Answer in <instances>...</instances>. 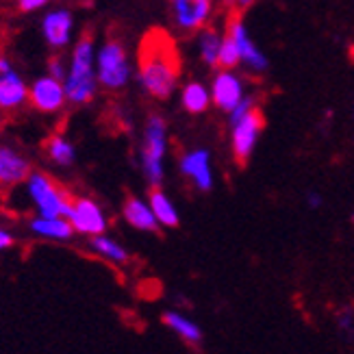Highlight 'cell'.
I'll use <instances>...</instances> for the list:
<instances>
[{"label": "cell", "instance_id": "cell-6", "mask_svg": "<svg viewBox=\"0 0 354 354\" xmlns=\"http://www.w3.org/2000/svg\"><path fill=\"white\" fill-rule=\"evenodd\" d=\"M263 127L266 120L257 106L245 115L230 122V148H233V157L237 159V163H248L259 144V137L263 133Z\"/></svg>", "mask_w": 354, "mask_h": 354}, {"label": "cell", "instance_id": "cell-13", "mask_svg": "<svg viewBox=\"0 0 354 354\" xmlns=\"http://www.w3.org/2000/svg\"><path fill=\"white\" fill-rule=\"evenodd\" d=\"M41 33H44V39L50 48H55V50L68 48L70 41H72V35H74L72 11L64 9V7L48 11L41 20Z\"/></svg>", "mask_w": 354, "mask_h": 354}, {"label": "cell", "instance_id": "cell-12", "mask_svg": "<svg viewBox=\"0 0 354 354\" xmlns=\"http://www.w3.org/2000/svg\"><path fill=\"white\" fill-rule=\"evenodd\" d=\"M28 100V85L13 70L11 61L0 55V109L15 111Z\"/></svg>", "mask_w": 354, "mask_h": 354}, {"label": "cell", "instance_id": "cell-1", "mask_svg": "<svg viewBox=\"0 0 354 354\" xmlns=\"http://www.w3.org/2000/svg\"><path fill=\"white\" fill-rule=\"evenodd\" d=\"M180 59L176 44L163 30H150L140 46L137 79L142 89L155 100H167L178 89Z\"/></svg>", "mask_w": 354, "mask_h": 354}, {"label": "cell", "instance_id": "cell-21", "mask_svg": "<svg viewBox=\"0 0 354 354\" xmlns=\"http://www.w3.org/2000/svg\"><path fill=\"white\" fill-rule=\"evenodd\" d=\"M89 248L94 250L98 257H102L104 261L113 263V266H127L131 261V254H129V250L124 248V245H122L120 241H115L113 237L104 235V233L91 237L89 239Z\"/></svg>", "mask_w": 354, "mask_h": 354}, {"label": "cell", "instance_id": "cell-7", "mask_svg": "<svg viewBox=\"0 0 354 354\" xmlns=\"http://www.w3.org/2000/svg\"><path fill=\"white\" fill-rule=\"evenodd\" d=\"M218 0H170L172 20L185 33H198L211 24Z\"/></svg>", "mask_w": 354, "mask_h": 354}, {"label": "cell", "instance_id": "cell-26", "mask_svg": "<svg viewBox=\"0 0 354 354\" xmlns=\"http://www.w3.org/2000/svg\"><path fill=\"white\" fill-rule=\"evenodd\" d=\"M48 74L55 76V79H59V81H64L66 74H68V64L61 57H53L48 61Z\"/></svg>", "mask_w": 354, "mask_h": 354}, {"label": "cell", "instance_id": "cell-25", "mask_svg": "<svg viewBox=\"0 0 354 354\" xmlns=\"http://www.w3.org/2000/svg\"><path fill=\"white\" fill-rule=\"evenodd\" d=\"M335 324L344 335H354V306L346 304L335 313Z\"/></svg>", "mask_w": 354, "mask_h": 354}, {"label": "cell", "instance_id": "cell-19", "mask_svg": "<svg viewBox=\"0 0 354 354\" xmlns=\"http://www.w3.org/2000/svg\"><path fill=\"white\" fill-rule=\"evenodd\" d=\"M163 324L170 328L176 337L189 346H200L203 344V328L196 322H192L187 315H183L178 311H167L163 313Z\"/></svg>", "mask_w": 354, "mask_h": 354}, {"label": "cell", "instance_id": "cell-18", "mask_svg": "<svg viewBox=\"0 0 354 354\" xmlns=\"http://www.w3.org/2000/svg\"><path fill=\"white\" fill-rule=\"evenodd\" d=\"M180 102H183V109L187 113H194V115L205 113L213 104L211 87H207L205 83H200V81L185 83L183 89H180Z\"/></svg>", "mask_w": 354, "mask_h": 354}, {"label": "cell", "instance_id": "cell-31", "mask_svg": "<svg viewBox=\"0 0 354 354\" xmlns=\"http://www.w3.org/2000/svg\"><path fill=\"white\" fill-rule=\"evenodd\" d=\"M350 59H352V64H354V48L350 50Z\"/></svg>", "mask_w": 354, "mask_h": 354}, {"label": "cell", "instance_id": "cell-22", "mask_svg": "<svg viewBox=\"0 0 354 354\" xmlns=\"http://www.w3.org/2000/svg\"><path fill=\"white\" fill-rule=\"evenodd\" d=\"M148 203H150L152 211H155V215H157L159 226H163V228H176L178 226V222H180L178 209L163 189L152 187V192L148 196Z\"/></svg>", "mask_w": 354, "mask_h": 354}, {"label": "cell", "instance_id": "cell-3", "mask_svg": "<svg viewBox=\"0 0 354 354\" xmlns=\"http://www.w3.org/2000/svg\"><path fill=\"white\" fill-rule=\"evenodd\" d=\"M167 124L161 115H150L142 135L140 163L142 172L150 187H159L165 174V155H167Z\"/></svg>", "mask_w": 354, "mask_h": 354}, {"label": "cell", "instance_id": "cell-5", "mask_svg": "<svg viewBox=\"0 0 354 354\" xmlns=\"http://www.w3.org/2000/svg\"><path fill=\"white\" fill-rule=\"evenodd\" d=\"M24 185L30 203L35 205L39 215H66L68 218L72 198L53 178H48L41 172H30Z\"/></svg>", "mask_w": 354, "mask_h": 354}, {"label": "cell", "instance_id": "cell-16", "mask_svg": "<svg viewBox=\"0 0 354 354\" xmlns=\"http://www.w3.org/2000/svg\"><path fill=\"white\" fill-rule=\"evenodd\" d=\"M30 174V163L24 155L9 146H0V185L11 187V185H20Z\"/></svg>", "mask_w": 354, "mask_h": 354}, {"label": "cell", "instance_id": "cell-20", "mask_svg": "<svg viewBox=\"0 0 354 354\" xmlns=\"http://www.w3.org/2000/svg\"><path fill=\"white\" fill-rule=\"evenodd\" d=\"M222 41H224V33H220L218 28L205 26L198 30V53L207 68H218Z\"/></svg>", "mask_w": 354, "mask_h": 354}, {"label": "cell", "instance_id": "cell-15", "mask_svg": "<svg viewBox=\"0 0 354 354\" xmlns=\"http://www.w3.org/2000/svg\"><path fill=\"white\" fill-rule=\"evenodd\" d=\"M28 228L33 235L50 239V241H68L76 233L72 222L66 215H39L37 213L35 218L28 222Z\"/></svg>", "mask_w": 354, "mask_h": 354}, {"label": "cell", "instance_id": "cell-11", "mask_svg": "<svg viewBox=\"0 0 354 354\" xmlns=\"http://www.w3.org/2000/svg\"><path fill=\"white\" fill-rule=\"evenodd\" d=\"M211 96H213V104L218 106L220 111L230 113L245 98L243 79L235 70H220L213 76Z\"/></svg>", "mask_w": 354, "mask_h": 354}, {"label": "cell", "instance_id": "cell-24", "mask_svg": "<svg viewBox=\"0 0 354 354\" xmlns=\"http://www.w3.org/2000/svg\"><path fill=\"white\" fill-rule=\"evenodd\" d=\"M241 66V53L237 48L235 39L224 33L222 41V50H220V61H218V70H237Z\"/></svg>", "mask_w": 354, "mask_h": 354}, {"label": "cell", "instance_id": "cell-10", "mask_svg": "<svg viewBox=\"0 0 354 354\" xmlns=\"http://www.w3.org/2000/svg\"><path fill=\"white\" fill-rule=\"evenodd\" d=\"M226 35H230L235 39L237 48L241 53V66H245L252 74H261V72L268 70V66H270L268 57L254 44V39L250 37V30L245 28V24L239 15H233V18H230L228 26H226Z\"/></svg>", "mask_w": 354, "mask_h": 354}, {"label": "cell", "instance_id": "cell-14", "mask_svg": "<svg viewBox=\"0 0 354 354\" xmlns=\"http://www.w3.org/2000/svg\"><path fill=\"white\" fill-rule=\"evenodd\" d=\"M180 172L189 178V183L198 192H211L213 189V167L211 155L205 148H194L180 157Z\"/></svg>", "mask_w": 354, "mask_h": 354}, {"label": "cell", "instance_id": "cell-32", "mask_svg": "<svg viewBox=\"0 0 354 354\" xmlns=\"http://www.w3.org/2000/svg\"><path fill=\"white\" fill-rule=\"evenodd\" d=\"M350 222H352V224H354V213H352V218H350Z\"/></svg>", "mask_w": 354, "mask_h": 354}, {"label": "cell", "instance_id": "cell-30", "mask_svg": "<svg viewBox=\"0 0 354 354\" xmlns=\"http://www.w3.org/2000/svg\"><path fill=\"white\" fill-rule=\"evenodd\" d=\"M306 203H309L311 209H317V207H322V203H324V200H322V196L317 192H311L309 196H306Z\"/></svg>", "mask_w": 354, "mask_h": 354}, {"label": "cell", "instance_id": "cell-29", "mask_svg": "<svg viewBox=\"0 0 354 354\" xmlns=\"http://www.w3.org/2000/svg\"><path fill=\"white\" fill-rule=\"evenodd\" d=\"M222 3H226L228 7H233V9H239V11H243V9H248V7H252L257 0H222Z\"/></svg>", "mask_w": 354, "mask_h": 354}, {"label": "cell", "instance_id": "cell-8", "mask_svg": "<svg viewBox=\"0 0 354 354\" xmlns=\"http://www.w3.org/2000/svg\"><path fill=\"white\" fill-rule=\"evenodd\" d=\"M28 102L44 113L61 111L68 102L64 81L55 79L50 74L39 76V79L33 81V85H28Z\"/></svg>", "mask_w": 354, "mask_h": 354}, {"label": "cell", "instance_id": "cell-23", "mask_svg": "<svg viewBox=\"0 0 354 354\" xmlns=\"http://www.w3.org/2000/svg\"><path fill=\"white\" fill-rule=\"evenodd\" d=\"M46 155L55 165L68 167L76 161V148L64 135H53L48 144H46Z\"/></svg>", "mask_w": 354, "mask_h": 354}, {"label": "cell", "instance_id": "cell-27", "mask_svg": "<svg viewBox=\"0 0 354 354\" xmlns=\"http://www.w3.org/2000/svg\"><path fill=\"white\" fill-rule=\"evenodd\" d=\"M48 3H50V0H18V7H20V11L30 13V11L44 9Z\"/></svg>", "mask_w": 354, "mask_h": 354}, {"label": "cell", "instance_id": "cell-17", "mask_svg": "<svg viewBox=\"0 0 354 354\" xmlns=\"http://www.w3.org/2000/svg\"><path fill=\"white\" fill-rule=\"evenodd\" d=\"M122 215H124V220L137 230H144V233H155V230H159L157 215L152 211L148 200L129 198L124 203V209H122Z\"/></svg>", "mask_w": 354, "mask_h": 354}, {"label": "cell", "instance_id": "cell-4", "mask_svg": "<svg viewBox=\"0 0 354 354\" xmlns=\"http://www.w3.org/2000/svg\"><path fill=\"white\" fill-rule=\"evenodd\" d=\"M96 74L100 87L109 91L124 89L131 81V61L127 48L118 39L104 41L96 50Z\"/></svg>", "mask_w": 354, "mask_h": 354}, {"label": "cell", "instance_id": "cell-28", "mask_svg": "<svg viewBox=\"0 0 354 354\" xmlns=\"http://www.w3.org/2000/svg\"><path fill=\"white\" fill-rule=\"evenodd\" d=\"M11 245H13V235L9 233L7 228L0 226V252H3V250H9Z\"/></svg>", "mask_w": 354, "mask_h": 354}, {"label": "cell", "instance_id": "cell-9", "mask_svg": "<svg viewBox=\"0 0 354 354\" xmlns=\"http://www.w3.org/2000/svg\"><path fill=\"white\" fill-rule=\"evenodd\" d=\"M68 220L72 222L74 230L79 235L94 237L106 230V215L102 207L91 198H76L72 200V207L68 213Z\"/></svg>", "mask_w": 354, "mask_h": 354}, {"label": "cell", "instance_id": "cell-2", "mask_svg": "<svg viewBox=\"0 0 354 354\" xmlns=\"http://www.w3.org/2000/svg\"><path fill=\"white\" fill-rule=\"evenodd\" d=\"M96 50L91 37H81L72 48L68 74L64 79L68 102L72 104H87L96 96L100 85L96 74Z\"/></svg>", "mask_w": 354, "mask_h": 354}]
</instances>
